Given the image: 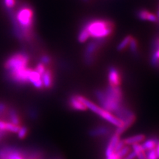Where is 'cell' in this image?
<instances>
[{
  "label": "cell",
  "mask_w": 159,
  "mask_h": 159,
  "mask_svg": "<svg viewBox=\"0 0 159 159\" xmlns=\"http://www.w3.org/2000/svg\"><path fill=\"white\" fill-rule=\"evenodd\" d=\"M95 96L101 107L111 113H116L124 104L123 93L120 86L107 85L104 89H96Z\"/></svg>",
  "instance_id": "obj_1"
},
{
  "label": "cell",
  "mask_w": 159,
  "mask_h": 159,
  "mask_svg": "<svg viewBox=\"0 0 159 159\" xmlns=\"http://www.w3.org/2000/svg\"><path fill=\"white\" fill-rule=\"evenodd\" d=\"M83 27L87 29L90 37L93 39L110 38L116 28L115 23L107 18L89 19Z\"/></svg>",
  "instance_id": "obj_2"
},
{
  "label": "cell",
  "mask_w": 159,
  "mask_h": 159,
  "mask_svg": "<svg viewBox=\"0 0 159 159\" xmlns=\"http://www.w3.org/2000/svg\"><path fill=\"white\" fill-rule=\"evenodd\" d=\"M109 39H94L87 44L84 52V61L86 64L91 66L96 62L98 54L108 43Z\"/></svg>",
  "instance_id": "obj_3"
},
{
  "label": "cell",
  "mask_w": 159,
  "mask_h": 159,
  "mask_svg": "<svg viewBox=\"0 0 159 159\" xmlns=\"http://www.w3.org/2000/svg\"><path fill=\"white\" fill-rule=\"evenodd\" d=\"M33 12L29 7H23L18 11L16 19L21 29L23 36L25 38L30 37V30L33 24Z\"/></svg>",
  "instance_id": "obj_4"
},
{
  "label": "cell",
  "mask_w": 159,
  "mask_h": 159,
  "mask_svg": "<svg viewBox=\"0 0 159 159\" xmlns=\"http://www.w3.org/2000/svg\"><path fill=\"white\" fill-rule=\"evenodd\" d=\"M29 58L26 53H16L10 57L5 62V68L9 72L26 68Z\"/></svg>",
  "instance_id": "obj_5"
},
{
  "label": "cell",
  "mask_w": 159,
  "mask_h": 159,
  "mask_svg": "<svg viewBox=\"0 0 159 159\" xmlns=\"http://www.w3.org/2000/svg\"><path fill=\"white\" fill-rule=\"evenodd\" d=\"M107 78L108 85L119 87L122 83V72L121 69L115 65H111L107 70Z\"/></svg>",
  "instance_id": "obj_6"
},
{
  "label": "cell",
  "mask_w": 159,
  "mask_h": 159,
  "mask_svg": "<svg viewBox=\"0 0 159 159\" xmlns=\"http://www.w3.org/2000/svg\"><path fill=\"white\" fill-rule=\"evenodd\" d=\"M0 159H27V158L18 149L5 147L0 148Z\"/></svg>",
  "instance_id": "obj_7"
},
{
  "label": "cell",
  "mask_w": 159,
  "mask_h": 159,
  "mask_svg": "<svg viewBox=\"0 0 159 159\" xmlns=\"http://www.w3.org/2000/svg\"><path fill=\"white\" fill-rule=\"evenodd\" d=\"M32 71L31 68L27 67L18 70L9 72L10 78L17 84H25L29 82V74Z\"/></svg>",
  "instance_id": "obj_8"
},
{
  "label": "cell",
  "mask_w": 159,
  "mask_h": 159,
  "mask_svg": "<svg viewBox=\"0 0 159 159\" xmlns=\"http://www.w3.org/2000/svg\"><path fill=\"white\" fill-rule=\"evenodd\" d=\"M150 62L154 68L159 69V34L154 37L151 42Z\"/></svg>",
  "instance_id": "obj_9"
},
{
  "label": "cell",
  "mask_w": 159,
  "mask_h": 159,
  "mask_svg": "<svg viewBox=\"0 0 159 159\" xmlns=\"http://www.w3.org/2000/svg\"><path fill=\"white\" fill-rule=\"evenodd\" d=\"M136 16L138 17L139 19L141 20V21H147L152 23L158 22L157 15L151 13L146 9L143 8L138 9L136 13Z\"/></svg>",
  "instance_id": "obj_10"
},
{
  "label": "cell",
  "mask_w": 159,
  "mask_h": 159,
  "mask_svg": "<svg viewBox=\"0 0 159 159\" xmlns=\"http://www.w3.org/2000/svg\"><path fill=\"white\" fill-rule=\"evenodd\" d=\"M69 106L74 110L84 111H86L88 108L81 100L78 98L76 95L70 96L69 99Z\"/></svg>",
  "instance_id": "obj_11"
},
{
  "label": "cell",
  "mask_w": 159,
  "mask_h": 159,
  "mask_svg": "<svg viewBox=\"0 0 159 159\" xmlns=\"http://www.w3.org/2000/svg\"><path fill=\"white\" fill-rule=\"evenodd\" d=\"M20 127H21V125H14L11 122H6L0 120V131L2 132L17 133Z\"/></svg>",
  "instance_id": "obj_12"
},
{
  "label": "cell",
  "mask_w": 159,
  "mask_h": 159,
  "mask_svg": "<svg viewBox=\"0 0 159 159\" xmlns=\"http://www.w3.org/2000/svg\"><path fill=\"white\" fill-rule=\"evenodd\" d=\"M120 135H117V133H114L111 137L110 140H109V142L108 143V145L106 147V156H109L111 155L112 153L115 152V148L117 145V144L118 142L120 141Z\"/></svg>",
  "instance_id": "obj_13"
},
{
  "label": "cell",
  "mask_w": 159,
  "mask_h": 159,
  "mask_svg": "<svg viewBox=\"0 0 159 159\" xmlns=\"http://www.w3.org/2000/svg\"><path fill=\"white\" fill-rule=\"evenodd\" d=\"M145 140V136L143 134H139V135H135L133 136H131L127 137L125 139H123V143L125 145L129 146L133 145L135 144H138L143 142Z\"/></svg>",
  "instance_id": "obj_14"
},
{
  "label": "cell",
  "mask_w": 159,
  "mask_h": 159,
  "mask_svg": "<svg viewBox=\"0 0 159 159\" xmlns=\"http://www.w3.org/2000/svg\"><path fill=\"white\" fill-rule=\"evenodd\" d=\"M128 47L129 48V51H130V52L133 55V57L138 58L139 57V54H140V52H139V47L138 41L135 37H131Z\"/></svg>",
  "instance_id": "obj_15"
},
{
  "label": "cell",
  "mask_w": 159,
  "mask_h": 159,
  "mask_svg": "<svg viewBox=\"0 0 159 159\" xmlns=\"http://www.w3.org/2000/svg\"><path fill=\"white\" fill-rule=\"evenodd\" d=\"M43 86L47 88H51L52 86V73L51 70H46V71L41 76Z\"/></svg>",
  "instance_id": "obj_16"
},
{
  "label": "cell",
  "mask_w": 159,
  "mask_h": 159,
  "mask_svg": "<svg viewBox=\"0 0 159 159\" xmlns=\"http://www.w3.org/2000/svg\"><path fill=\"white\" fill-rule=\"evenodd\" d=\"M133 152L135 153L136 157L138 159H147L146 151L143 148L142 145L141 144H135V145H131Z\"/></svg>",
  "instance_id": "obj_17"
},
{
  "label": "cell",
  "mask_w": 159,
  "mask_h": 159,
  "mask_svg": "<svg viewBox=\"0 0 159 159\" xmlns=\"http://www.w3.org/2000/svg\"><path fill=\"white\" fill-rule=\"evenodd\" d=\"M158 139L156 138H152L147 139L146 141H144L143 143L142 144V146L143 148L145 149V151H148L152 150V149H155L157 144L158 142Z\"/></svg>",
  "instance_id": "obj_18"
},
{
  "label": "cell",
  "mask_w": 159,
  "mask_h": 159,
  "mask_svg": "<svg viewBox=\"0 0 159 159\" xmlns=\"http://www.w3.org/2000/svg\"><path fill=\"white\" fill-rule=\"evenodd\" d=\"M109 133V129L106 127H98L90 131L89 134L92 137H100L106 135Z\"/></svg>",
  "instance_id": "obj_19"
},
{
  "label": "cell",
  "mask_w": 159,
  "mask_h": 159,
  "mask_svg": "<svg viewBox=\"0 0 159 159\" xmlns=\"http://www.w3.org/2000/svg\"><path fill=\"white\" fill-rule=\"evenodd\" d=\"M9 117L10 122L14 125H20V118L15 109H11L9 111Z\"/></svg>",
  "instance_id": "obj_20"
},
{
  "label": "cell",
  "mask_w": 159,
  "mask_h": 159,
  "mask_svg": "<svg viewBox=\"0 0 159 159\" xmlns=\"http://www.w3.org/2000/svg\"><path fill=\"white\" fill-rule=\"evenodd\" d=\"M89 37H90V36H89V33L87 31V29L82 26L80 30V32L78 36V41L81 43H84L86 42Z\"/></svg>",
  "instance_id": "obj_21"
},
{
  "label": "cell",
  "mask_w": 159,
  "mask_h": 159,
  "mask_svg": "<svg viewBox=\"0 0 159 159\" xmlns=\"http://www.w3.org/2000/svg\"><path fill=\"white\" fill-rule=\"evenodd\" d=\"M131 37H132L131 35H127L125 37H124L122 39V41L117 44V51L121 52L124 51L125 49H126L129 46V42H130Z\"/></svg>",
  "instance_id": "obj_22"
},
{
  "label": "cell",
  "mask_w": 159,
  "mask_h": 159,
  "mask_svg": "<svg viewBox=\"0 0 159 159\" xmlns=\"http://www.w3.org/2000/svg\"><path fill=\"white\" fill-rule=\"evenodd\" d=\"M40 79H41V75L39 73H38L35 70H34L31 72L29 76V82H30L32 84H34V82H37Z\"/></svg>",
  "instance_id": "obj_23"
},
{
  "label": "cell",
  "mask_w": 159,
  "mask_h": 159,
  "mask_svg": "<svg viewBox=\"0 0 159 159\" xmlns=\"http://www.w3.org/2000/svg\"><path fill=\"white\" fill-rule=\"evenodd\" d=\"M131 152L130 151V148H129V146L125 145L124 146L120 151H119L118 152H117L116 153L117 154L118 157L120 158V159H122L123 158H124L125 157H126L128 154Z\"/></svg>",
  "instance_id": "obj_24"
},
{
  "label": "cell",
  "mask_w": 159,
  "mask_h": 159,
  "mask_svg": "<svg viewBox=\"0 0 159 159\" xmlns=\"http://www.w3.org/2000/svg\"><path fill=\"white\" fill-rule=\"evenodd\" d=\"M27 133H28L27 127L25 126H21V127H20V129H19V130L17 133L18 138L20 139H25L27 135Z\"/></svg>",
  "instance_id": "obj_25"
},
{
  "label": "cell",
  "mask_w": 159,
  "mask_h": 159,
  "mask_svg": "<svg viewBox=\"0 0 159 159\" xmlns=\"http://www.w3.org/2000/svg\"><path fill=\"white\" fill-rule=\"evenodd\" d=\"M146 156L147 159H158L155 148L147 151V152L146 153Z\"/></svg>",
  "instance_id": "obj_26"
},
{
  "label": "cell",
  "mask_w": 159,
  "mask_h": 159,
  "mask_svg": "<svg viewBox=\"0 0 159 159\" xmlns=\"http://www.w3.org/2000/svg\"><path fill=\"white\" fill-rule=\"evenodd\" d=\"M34 70H36L38 73H39L40 74H41V76L44 73V72L46 71L45 67H44V64H43L41 63V62H40V63H39V64H37V66L36 68L34 69Z\"/></svg>",
  "instance_id": "obj_27"
},
{
  "label": "cell",
  "mask_w": 159,
  "mask_h": 159,
  "mask_svg": "<svg viewBox=\"0 0 159 159\" xmlns=\"http://www.w3.org/2000/svg\"><path fill=\"white\" fill-rule=\"evenodd\" d=\"M4 3L7 8L11 9L16 5V0H4Z\"/></svg>",
  "instance_id": "obj_28"
},
{
  "label": "cell",
  "mask_w": 159,
  "mask_h": 159,
  "mask_svg": "<svg viewBox=\"0 0 159 159\" xmlns=\"http://www.w3.org/2000/svg\"><path fill=\"white\" fill-rule=\"evenodd\" d=\"M41 62L43 64H48L51 61V58L48 55H44L41 58Z\"/></svg>",
  "instance_id": "obj_29"
},
{
  "label": "cell",
  "mask_w": 159,
  "mask_h": 159,
  "mask_svg": "<svg viewBox=\"0 0 159 159\" xmlns=\"http://www.w3.org/2000/svg\"><path fill=\"white\" fill-rule=\"evenodd\" d=\"M124 146H125V144H124L123 141V140H120V141H119L118 142V143L117 144V145H116V148H115V152H118L119 151H120L121 149Z\"/></svg>",
  "instance_id": "obj_30"
},
{
  "label": "cell",
  "mask_w": 159,
  "mask_h": 159,
  "mask_svg": "<svg viewBox=\"0 0 159 159\" xmlns=\"http://www.w3.org/2000/svg\"><path fill=\"white\" fill-rule=\"evenodd\" d=\"M136 158L135 153L134 152H130L126 157L123 158L122 159H135Z\"/></svg>",
  "instance_id": "obj_31"
},
{
  "label": "cell",
  "mask_w": 159,
  "mask_h": 159,
  "mask_svg": "<svg viewBox=\"0 0 159 159\" xmlns=\"http://www.w3.org/2000/svg\"><path fill=\"white\" fill-rule=\"evenodd\" d=\"M6 105L3 103L0 102V116L2 115V114L6 111Z\"/></svg>",
  "instance_id": "obj_32"
},
{
  "label": "cell",
  "mask_w": 159,
  "mask_h": 159,
  "mask_svg": "<svg viewBox=\"0 0 159 159\" xmlns=\"http://www.w3.org/2000/svg\"><path fill=\"white\" fill-rule=\"evenodd\" d=\"M106 157H107L106 159H120V158L118 157L117 154L116 152H113L111 154V155L107 156Z\"/></svg>",
  "instance_id": "obj_33"
},
{
  "label": "cell",
  "mask_w": 159,
  "mask_h": 159,
  "mask_svg": "<svg viewBox=\"0 0 159 159\" xmlns=\"http://www.w3.org/2000/svg\"><path fill=\"white\" fill-rule=\"evenodd\" d=\"M155 151H156V152H157L158 159H159V140H158V142H157V146H156V147H155Z\"/></svg>",
  "instance_id": "obj_34"
},
{
  "label": "cell",
  "mask_w": 159,
  "mask_h": 159,
  "mask_svg": "<svg viewBox=\"0 0 159 159\" xmlns=\"http://www.w3.org/2000/svg\"><path fill=\"white\" fill-rule=\"evenodd\" d=\"M157 19H158V25H159V9H158V11H157Z\"/></svg>",
  "instance_id": "obj_35"
},
{
  "label": "cell",
  "mask_w": 159,
  "mask_h": 159,
  "mask_svg": "<svg viewBox=\"0 0 159 159\" xmlns=\"http://www.w3.org/2000/svg\"><path fill=\"white\" fill-rule=\"evenodd\" d=\"M83 1L85 2H88L89 1V0H83Z\"/></svg>",
  "instance_id": "obj_36"
},
{
  "label": "cell",
  "mask_w": 159,
  "mask_h": 159,
  "mask_svg": "<svg viewBox=\"0 0 159 159\" xmlns=\"http://www.w3.org/2000/svg\"></svg>",
  "instance_id": "obj_37"
}]
</instances>
